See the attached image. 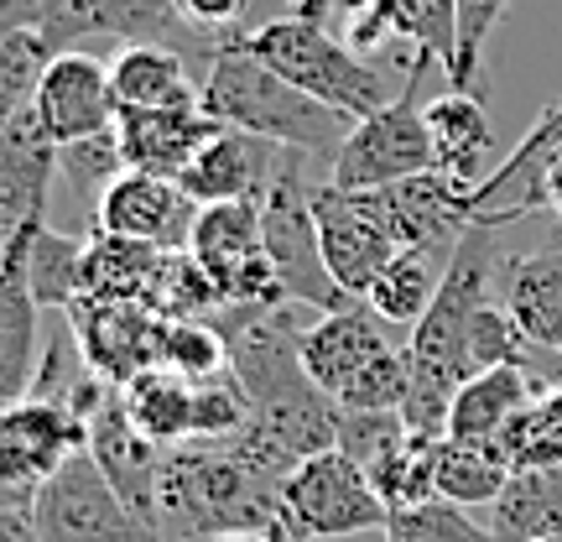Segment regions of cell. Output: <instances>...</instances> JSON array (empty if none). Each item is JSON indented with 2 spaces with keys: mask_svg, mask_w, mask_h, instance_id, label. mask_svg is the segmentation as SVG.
<instances>
[{
  "mask_svg": "<svg viewBox=\"0 0 562 542\" xmlns=\"http://www.w3.org/2000/svg\"><path fill=\"white\" fill-rule=\"evenodd\" d=\"M495 230L501 224H480V220L463 230V241L448 256L438 298L412 323V340H406V355H412V397L402 407L412 433L448 439V407L459 397V386L474 376V365H469V323L480 313V302L495 298L501 262H505L501 251H495Z\"/></svg>",
  "mask_w": 562,
  "mask_h": 542,
  "instance_id": "obj_1",
  "label": "cell"
},
{
  "mask_svg": "<svg viewBox=\"0 0 562 542\" xmlns=\"http://www.w3.org/2000/svg\"><path fill=\"white\" fill-rule=\"evenodd\" d=\"M220 532H261L281 542V480L245 464L229 443L167 449L157 485V538L203 542Z\"/></svg>",
  "mask_w": 562,
  "mask_h": 542,
  "instance_id": "obj_2",
  "label": "cell"
},
{
  "mask_svg": "<svg viewBox=\"0 0 562 542\" xmlns=\"http://www.w3.org/2000/svg\"><path fill=\"white\" fill-rule=\"evenodd\" d=\"M199 104L220 125H240V131H256V136H271L281 146L302 152V157L323 162V167L339 157L344 136L355 125L349 115L328 110L313 95H302L297 84H286L271 63L256 58L245 47V32L229 37L199 68Z\"/></svg>",
  "mask_w": 562,
  "mask_h": 542,
  "instance_id": "obj_3",
  "label": "cell"
},
{
  "mask_svg": "<svg viewBox=\"0 0 562 542\" xmlns=\"http://www.w3.org/2000/svg\"><path fill=\"white\" fill-rule=\"evenodd\" d=\"M245 47L261 63H271L286 84H297L302 95L323 100L349 121H364L385 104L381 74L360 58V47H349V37H334L323 21L302 16V11H286V16L245 32Z\"/></svg>",
  "mask_w": 562,
  "mask_h": 542,
  "instance_id": "obj_4",
  "label": "cell"
},
{
  "mask_svg": "<svg viewBox=\"0 0 562 542\" xmlns=\"http://www.w3.org/2000/svg\"><path fill=\"white\" fill-rule=\"evenodd\" d=\"M391 506L360 464L323 449L281 475V542H355L385 532Z\"/></svg>",
  "mask_w": 562,
  "mask_h": 542,
  "instance_id": "obj_5",
  "label": "cell"
},
{
  "mask_svg": "<svg viewBox=\"0 0 562 542\" xmlns=\"http://www.w3.org/2000/svg\"><path fill=\"white\" fill-rule=\"evenodd\" d=\"M438 68L432 58L412 53L406 84L396 100H385L375 115L349 125L339 157L328 162V182L344 193H360V188H385V182L417 178L432 173V141H427V104H422V74Z\"/></svg>",
  "mask_w": 562,
  "mask_h": 542,
  "instance_id": "obj_6",
  "label": "cell"
},
{
  "mask_svg": "<svg viewBox=\"0 0 562 542\" xmlns=\"http://www.w3.org/2000/svg\"><path fill=\"white\" fill-rule=\"evenodd\" d=\"M307 167H313V157L286 152L277 182L266 188L261 199V241L281 287H286V302H307L318 313H334V308H349L355 298L334 281L328 262H323L318 214H313V188L318 182L307 178Z\"/></svg>",
  "mask_w": 562,
  "mask_h": 542,
  "instance_id": "obj_7",
  "label": "cell"
},
{
  "mask_svg": "<svg viewBox=\"0 0 562 542\" xmlns=\"http://www.w3.org/2000/svg\"><path fill=\"white\" fill-rule=\"evenodd\" d=\"M79 449H89V418L68 397L32 391L0 407V501L32 506V496Z\"/></svg>",
  "mask_w": 562,
  "mask_h": 542,
  "instance_id": "obj_8",
  "label": "cell"
},
{
  "mask_svg": "<svg viewBox=\"0 0 562 542\" xmlns=\"http://www.w3.org/2000/svg\"><path fill=\"white\" fill-rule=\"evenodd\" d=\"M32 517L42 542H161L104 480L89 449L68 454L58 475L32 496Z\"/></svg>",
  "mask_w": 562,
  "mask_h": 542,
  "instance_id": "obj_9",
  "label": "cell"
},
{
  "mask_svg": "<svg viewBox=\"0 0 562 542\" xmlns=\"http://www.w3.org/2000/svg\"><path fill=\"white\" fill-rule=\"evenodd\" d=\"M188 251L220 281L224 302L240 308H292L261 241V203H203Z\"/></svg>",
  "mask_w": 562,
  "mask_h": 542,
  "instance_id": "obj_10",
  "label": "cell"
},
{
  "mask_svg": "<svg viewBox=\"0 0 562 542\" xmlns=\"http://www.w3.org/2000/svg\"><path fill=\"white\" fill-rule=\"evenodd\" d=\"M313 214H318V245L334 281L349 298H364L370 281L381 277L385 266L396 262V251H402L381 199H375V188L344 193L334 182H318L313 188Z\"/></svg>",
  "mask_w": 562,
  "mask_h": 542,
  "instance_id": "obj_11",
  "label": "cell"
},
{
  "mask_svg": "<svg viewBox=\"0 0 562 542\" xmlns=\"http://www.w3.org/2000/svg\"><path fill=\"white\" fill-rule=\"evenodd\" d=\"M199 209L203 203L188 199L178 178L125 167L121 178L104 188V199L94 203V230L121 235V241L157 245V251H188V235H193Z\"/></svg>",
  "mask_w": 562,
  "mask_h": 542,
  "instance_id": "obj_12",
  "label": "cell"
},
{
  "mask_svg": "<svg viewBox=\"0 0 562 542\" xmlns=\"http://www.w3.org/2000/svg\"><path fill=\"white\" fill-rule=\"evenodd\" d=\"M292 146L271 136L240 131V125H220L203 141V152L182 167V193L193 203H261L266 188L277 182L281 162Z\"/></svg>",
  "mask_w": 562,
  "mask_h": 542,
  "instance_id": "obj_13",
  "label": "cell"
},
{
  "mask_svg": "<svg viewBox=\"0 0 562 542\" xmlns=\"http://www.w3.org/2000/svg\"><path fill=\"white\" fill-rule=\"evenodd\" d=\"M37 224H21L0 245V407L32 397L42 370V302L26 277V245Z\"/></svg>",
  "mask_w": 562,
  "mask_h": 542,
  "instance_id": "obj_14",
  "label": "cell"
},
{
  "mask_svg": "<svg viewBox=\"0 0 562 542\" xmlns=\"http://www.w3.org/2000/svg\"><path fill=\"white\" fill-rule=\"evenodd\" d=\"M37 121L47 125V136L68 146L83 141L94 131H110L121 121V104H115V84H110V63L83 53V47H63L58 58L47 63L37 89Z\"/></svg>",
  "mask_w": 562,
  "mask_h": 542,
  "instance_id": "obj_15",
  "label": "cell"
},
{
  "mask_svg": "<svg viewBox=\"0 0 562 542\" xmlns=\"http://www.w3.org/2000/svg\"><path fill=\"white\" fill-rule=\"evenodd\" d=\"M68 323L79 334L83 365L110 386H131L140 370L157 365L161 313L146 302H74Z\"/></svg>",
  "mask_w": 562,
  "mask_h": 542,
  "instance_id": "obj_16",
  "label": "cell"
},
{
  "mask_svg": "<svg viewBox=\"0 0 562 542\" xmlns=\"http://www.w3.org/2000/svg\"><path fill=\"white\" fill-rule=\"evenodd\" d=\"M89 454L100 460L104 480L121 490V501L157 532V485H161V460H167V449L151 443L136 428V418H131V407H125V397H121V386H110L104 402L94 407V418H89Z\"/></svg>",
  "mask_w": 562,
  "mask_h": 542,
  "instance_id": "obj_17",
  "label": "cell"
},
{
  "mask_svg": "<svg viewBox=\"0 0 562 542\" xmlns=\"http://www.w3.org/2000/svg\"><path fill=\"white\" fill-rule=\"evenodd\" d=\"M42 37L53 42V53L74 47L83 37H121V42H167L188 53V37L178 26V0H47Z\"/></svg>",
  "mask_w": 562,
  "mask_h": 542,
  "instance_id": "obj_18",
  "label": "cell"
},
{
  "mask_svg": "<svg viewBox=\"0 0 562 542\" xmlns=\"http://www.w3.org/2000/svg\"><path fill=\"white\" fill-rule=\"evenodd\" d=\"M63 146L47 136L37 110H21L0 131V220L5 235L21 224H47V188L58 178Z\"/></svg>",
  "mask_w": 562,
  "mask_h": 542,
  "instance_id": "obj_19",
  "label": "cell"
},
{
  "mask_svg": "<svg viewBox=\"0 0 562 542\" xmlns=\"http://www.w3.org/2000/svg\"><path fill=\"white\" fill-rule=\"evenodd\" d=\"M391 344L396 340L385 334V319L364 298H355L349 308H334V313H323L313 329H302L297 350H302L307 376H313L328 397H339L344 386L355 381L375 355H385Z\"/></svg>",
  "mask_w": 562,
  "mask_h": 542,
  "instance_id": "obj_20",
  "label": "cell"
},
{
  "mask_svg": "<svg viewBox=\"0 0 562 542\" xmlns=\"http://www.w3.org/2000/svg\"><path fill=\"white\" fill-rule=\"evenodd\" d=\"M385 37L412 42L417 58H432L442 74L459 68V5L453 0H370L349 21V47H381Z\"/></svg>",
  "mask_w": 562,
  "mask_h": 542,
  "instance_id": "obj_21",
  "label": "cell"
},
{
  "mask_svg": "<svg viewBox=\"0 0 562 542\" xmlns=\"http://www.w3.org/2000/svg\"><path fill=\"white\" fill-rule=\"evenodd\" d=\"M115 131H121L125 167L182 178V167L199 157L203 141L220 131V121L203 104H178V110H121Z\"/></svg>",
  "mask_w": 562,
  "mask_h": 542,
  "instance_id": "obj_22",
  "label": "cell"
},
{
  "mask_svg": "<svg viewBox=\"0 0 562 542\" xmlns=\"http://www.w3.org/2000/svg\"><path fill=\"white\" fill-rule=\"evenodd\" d=\"M501 302L521 323L531 350L552 355L562 370V245L516 251L501 262Z\"/></svg>",
  "mask_w": 562,
  "mask_h": 542,
  "instance_id": "obj_23",
  "label": "cell"
},
{
  "mask_svg": "<svg viewBox=\"0 0 562 542\" xmlns=\"http://www.w3.org/2000/svg\"><path fill=\"white\" fill-rule=\"evenodd\" d=\"M110 84L121 110H178L199 104V74L188 68V53L167 42H121L110 58Z\"/></svg>",
  "mask_w": 562,
  "mask_h": 542,
  "instance_id": "obj_24",
  "label": "cell"
},
{
  "mask_svg": "<svg viewBox=\"0 0 562 542\" xmlns=\"http://www.w3.org/2000/svg\"><path fill=\"white\" fill-rule=\"evenodd\" d=\"M427 141H432V167L448 178L480 188L490 178V152H495V125L484 115L480 95L448 89L427 100Z\"/></svg>",
  "mask_w": 562,
  "mask_h": 542,
  "instance_id": "obj_25",
  "label": "cell"
},
{
  "mask_svg": "<svg viewBox=\"0 0 562 542\" xmlns=\"http://www.w3.org/2000/svg\"><path fill=\"white\" fill-rule=\"evenodd\" d=\"M526 407H537V386H531V365H495L480 370L459 386V397L448 407V439L490 443L501 439Z\"/></svg>",
  "mask_w": 562,
  "mask_h": 542,
  "instance_id": "obj_26",
  "label": "cell"
},
{
  "mask_svg": "<svg viewBox=\"0 0 562 542\" xmlns=\"http://www.w3.org/2000/svg\"><path fill=\"white\" fill-rule=\"evenodd\" d=\"M157 245L140 241H121V235H104L94 230L89 245H83V302H146L151 308V292H157V272H161Z\"/></svg>",
  "mask_w": 562,
  "mask_h": 542,
  "instance_id": "obj_27",
  "label": "cell"
},
{
  "mask_svg": "<svg viewBox=\"0 0 562 542\" xmlns=\"http://www.w3.org/2000/svg\"><path fill=\"white\" fill-rule=\"evenodd\" d=\"M495 522L490 538L495 542H537L562 532V460L558 464H521L505 480L501 501L490 506Z\"/></svg>",
  "mask_w": 562,
  "mask_h": 542,
  "instance_id": "obj_28",
  "label": "cell"
},
{
  "mask_svg": "<svg viewBox=\"0 0 562 542\" xmlns=\"http://www.w3.org/2000/svg\"><path fill=\"white\" fill-rule=\"evenodd\" d=\"M516 475V460L501 443H469V439H442L438 460H432V501L453 506H495L505 480Z\"/></svg>",
  "mask_w": 562,
  "mask_h": 542,
  "instance_id": "obj_29",
  "label": "cell"
},
{
  "mask_svg": "<svg viewBox=\"0 0 562 542\" xmlns=\"http://www.w3.org/2000/svg\"><path fill=\"white\" fill-rule=\"evenodd\" d=\"M121 397H125V407H131L136 428L151 443L178 449V443L193 439V381L172 376L167 365L140 370L131 386H121Z\"/></svg>",
  "mask_w": 562,
  "mask_h": 542,
  "instance_id": "obj_30",
  "label": "cell"
},
{
  "mask_svg": "<svg viewBox=\"0 0 562 542\" xmlns=\"http://www.w3.org/2000/svg\"><path fill=\"white\" fill-rule=\"evenodd\" d=\"M442 272H448V256L422 251V245H406V251H396V262L370 281L364 302H370L385 323H417L422 313L432 308V298H438Z\"/></svg>",
  "mask_w": 562,
  "mask_h": 542,
  "instance_id": "obj_31",
  "label": "cell"
},
{
  "mask_svg": "<svg viewBox=\"0 0 562 542\" xmlns=\"http://www.w3.org/2000/svg\"><path fill=\"white\" fill-rule=\"evenodd\" d=\"M83 245L79 235H63L53 224H37L32 230V245H26V277H32V292H37L42 308H74L83 292Z\"/></svg>",
  "mask_w": 562,
  "mask_h": 542,
  "instance_id": "obj_32",
  "label": "cell"
},
{
  "mask_svg": "<svg viewBox=\"0 0 562 542\" xmlns=\"http://www.w3.org/2000/svg\"><path fill=\"white\" fill-rule=\"evenodd\" d=\"M157 365H167L182 381H214L229 370V344L209 319H161Z\"/></svg>",
  "mask_w": 562,
  "mask_h": 542,
  "instance_id": "obj_33",
  "label": "cell"
},
{
  "mask_svg": "<svg viewBox=\"0 0 562 542\" xmlns=\"http://www.w3.org/2000/svg\"><path fill=\"white\" fill-rule=\"evenodd\" d=\"M53 58H58V53H53V42L42 37V26H26V32L0 37V131L16 121L21 110L37 104L42 74H47Z\"/></svg>",
  "mask_w": 562,
  "mask_h": 542,
  "instance_id": "obj_34",
  "label": "cell"
},
{
  "mask_svg": "<svg viewBox=\"0 0 562 542\" xmlns=\"http://www.w3.org/2000/svg\"><path fill=\"white\" fill-rule=\"evenodd\" d=\"M151 308H157L161 319H214L224 308V292H220V281L203 272V262L193 251H167L157 272Z\"/></svg>",
  "mask_w": 562,
  "mask_h": 542,
  "instance_id": "obj_35",
  "label": "cell"
},
{
  "mask_svg": "<svg viewBox=\"0 0 562 542\" xmlns=\"http://www.w3.org/2000/svg\"><path fill=\"white\" fill-rule=\"evenodd\" d=\"M406 439H412V428H406L402 412H349V407H339V422H334V449L349 454L364 475H375L385 460H396Z\"/></svg>",
  "mask_w": 562,
  "mask_h": 542,
  "instance_id": "obj_36",
  "label": "cell"
},
{
  "mask_svg": "<svg viewBox=\"0 0 562 542\" xmlns=\"http://www.w3.org/2000/svg\"><path fill=\"white\" fill-rule=\"evenodd\" d=\"M58 173L68 178V188L79 193V203H94L104 199V188L125 173V152H121V131L110 125V131H94V136L83 141H68L58 157Z\"/></svg>",
  "mask_w": 562,
  "mask_h": 542,
  "instance_id": "obj_37",
  "label": "cell"
},
{
  "mask_svg": "<svg viewBox=\"0 0 562 542\" xmlns=\"http://www.w3.org/2000/svg\"><path fill=\"white\" fill-rule=\"evenodd\" d=\"M406 397H412V355H406V344H391L385 355H375L355 381L344 386L334 397V407H349V412H402Z\"/></svg>",
  "mask_w": 562,
  "mask_h": 542,
  "instance_id": "obj_38",
  "label": "cell"
},
{
  "mask_svg": "<svg viewBox=\"0 0 562 542\" xmlns=\"http://www.w3.org/2000/svg\"><path fill=\"white\" fill-rule=\"evenodd\" d=\"M501 292V287H495ZM531 340L521 334V323L510 319V308L501 298L480 302V313L469 323V365H474V376L480 370H495V365H531Z\"/></svg>",
  "mask_w": 562,
  "mask_h": 542,
  "instance_id": "obj_39",
  "label": "cell"
},
{
  "mask_svg": "<svg viewBox=\"0 0 562 542\" xmlns=\"http://www.w3.org/2000/svg\"><path fill=\"white\" fill-rule=\"evenodd\" d=\"M385 542H495L480 522H469V511L453 501H417L391 511Z\"/></svg>",
  "mask_w": 562,
  "mask_h": 542,
  "instance_id": "obj_40",
  "label": "cell"
},
{
  "mask_svg": "<svg viewBox=\"0 0 562 542\" xmlns=\"http://www.w3.org/2000/svg\"><path fill=\"white\" fill-rule=\"evenodd\" d=\"M459 5V68L448 74L453 89L463 95H480L484 89V53H490V42H495V26L505 21L510 11V0H453Z\"/></svg>",
  "mask_w": 562,
  "mask_h": 542,
  "instance_id": "obj_41",
  "label": "cell"
},
{
  "mask_svg": "<svg viewBox=\"0 0 562 542\" xmlns=\"http://www.w3.org/2000/svg\"><path fill=\"white\" fill-rule=\"evenodd\" d=\"M245 422H250V397L235 381V370L193 386V439L188 443H229Z\"/></svg>",
  "mask_w": 562,
  "mask_h": 542,
  "instance_id": "obj_42",
  "label": "cell"
},
{
  "mask_svg": "<svg viewBox=\"0 0 562 542\" xmlns=\"http://www.w3.org/2000/svg\"><path fill=\"white\" fill-rule=\"evenodd\" d=\"M562 136V100L558 104H547L542 115H537V125H531V131H526L521 141H516V146H510V152H505V162L501 167H490V178L480 182V188H474V193H469V199H474V220H480L484 209H490V203L501 199L505 188H510V182L521 178L526 167H531V162L542 157L547 146H552V141Z\"/></svg>",
  "mask_w": 562,
  "mask_h": 542,
  "instance_id": "obj_43",
  "label": "cell"
},
{
  "mask_svg": "<svg viewBox=\"0 0 562 542\" xmlns=\"http://www.w3.org/2000/svg\"><path fill=\"white\" fill-rule=\"evenodd\" d=\"M240 11H245V0H178V26L188 37H199L209 53H220L229 37H240L235 32Z\"/></svg>",
  "mask_w": 562,
  "mask_h": 542,
  "instance_id": "obj_44",
  "label": "cell"
},
{
  "mask_svg": "<svg viewBox=\"0 0 562 542\" xmlns=\"http://www.w3.org/2000/svg\"><path fill=\"white\" fill-rule=\"evenodd\" d=\"M42 16H47V0H0V37L42 26Z\"/></svg>",
  "mask_w": 562,
  "mask_h": 542,
  "instance_id": "obj_45",
  "label": "cell"
},
{
  "mask_svg": "<svg viewBox=\"0 0 562 542\" xmlns=\"http://www.w3.org/2000/svg\"><path fill=\"white\" fill-rule=\"evenodd\" d=\"M0 542H42V538H37V517H32V506L0 501Z\"/></svg>",
  "mask_w": 562,
  "mask_h": 542,
  "instance_id": "obj_46",
  "label": "cell"
},
{
  "mask_svg": "<svg viewBox=\"0 0 562 542\" xmlns=\"http://www.w3.org/2000/svg\"><path fill=\"white\" fill-rule=\"evenodd\" d=\"M364 5H370V0H297V11H302V16L323 21V26H328V21L339 16V11H344L349 21H355V16L364 11Z\"/></svg>",
  "mask_w": 562,
  "mask_h": 542,
  "instance_id": "obj_47",
  "label": "cell"
},
{
  "mask_svg": "<svg viewBox=\"0 0 562 542\" xmlns=\"http://www.w3.org/2000/svg\"><path fill=\"white\" fill-rule=\"evenodd\" d=\"M203 542H277V538H261V532H220V538H203Z\"/></svg>",
  "mask_w": 562,
  "mask_h": 542,
  "instance_id": "obj_48",
  "label": "cell"
},
{
  "mask_svg": "<svg viewBox=\"0 0 562 542\" xmlns=\"http://www.w3.org/2000/svg\"><path fill=\"white\" fill-rule=\"evenodd\" d=\"M0 245H5V220H0Z\"/></svg>",
  "mask_w": 562,
  "mask_h": 542,
  "instance_id": "obj_49",
  "label": "cell"
},
{
  "mask_svg": "<svg viewBox=\"0 0 562 542\" xmlns=\"http://www.w3.org/2000/svg\"><path fill=\"white\" fill-rule=\"evenodd\" d=\"M537 542H562V532H558V538H537Z\"/></svg>",
  "mask_w": 562,
  "mask_h": 542,
  "instance_id": "obj_50",
  "label": "cell"
}]
</instances>
